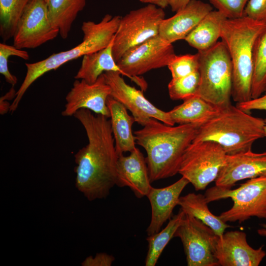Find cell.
<instances>
[{
  "mask_svg": "<svg viewBox=\"0 0 266 266\" xmlns=\"http://www.w3.org/2000/svg\"><path fill=\"white\" fill-rule=\"evenodd\" d=\"M73 116L83 126L88 140L74 155L75 187L89 201L105 198L116 185L118 159L110 120L86 109Z\"/></svg>",
  "mask_w": 266,
  "mask_h": 266,
  "instance_id": "obj_1",
  "label": "cell"
},
{
  "mask_svg": "<svg viewBox=\"0 0 266 266\" xmlns=\"http://www.w3.org/2000/svg\"><path fill=\"white\" fill-rule=\"evenodd\" d=\"M199 127L190 124L170 126L151 118L142 129L134 132L136 143L146 152L151 182L178 173L184 154Z\"/></svg>",
  "mask_w": 266,
  "mask_h": 266,
  "instance_id": "obj_2",
  "label": "cell"
},
{
  "mask_svg": "<svg viewBox=\"0 0 266 266\" xmlns=\"http://www.w3.org/2000/svg\"><path fill=\"white\" fill-rule=\"evenodd\" d=\"M266 30V23L245 16L227 18L222 23L220 38L231 57L233 67L232 97L236 103L252 99L254 47L257 38Z\"/></svg>",
  "mask_w": 266,
  "mask_h": 266,
  "instance_id": "obj_3",
  "label": "cell"
},
{
  "mask_svg": "<svg viewBox=\"0 0 266 266\" xmlns=\"http://www.w3.org/2000/svg\"><path fill=\"white\" fill-rule=\"evenodd\" d=\"M264 119L230 104L198 129L194 142L211 141L220 145L227 155L252 150L253 143L265 137Z\"/></svg>",
  "mask_w": 266,
  "mask_h": 266,
  "instance_id": "obj_4",
  "label": "cell"
},
{
  "mask_svg": "<svg viewBox=\"0 0 266 266\" xmlns=\"http://www.w3.org/2000/svg\"><path fill=\"white\" fill-rule=\"evenodd\" d=\"M121 17L107 14L98 23L84 22L81 26L83 38L79 44L68 50L53 54L43 60L26 63V74L10 105V112L13 113L16 110L28 89L44 74L57 69L69 61L107 47L114 37Z\"/></svg>",
  "mask_w": 266,
  "mask_h": 266,
  "instance_id": "obj_5",
  "label": "cell"
},
{
  "mask_svg": "<svg viewBox=\"0 0 266 266\" xmlns=\"http://www.w3.org/2000/svg\"><path fill=\"white\" fill-rule=\"evenodd\" d=\"M198 54L200 81L196 95L219 107L231 104L233 67L225 44L218 41Z\"/></svg>",
  "mask_w": 266,
  "mask_h": 266,
  "instance_id": "obj_6",
  "label": "cell"
},
{
  "mask_svg": "<svg viewBox=\"0 0 266 266\" xmlns=\"http://www.w3.org/2000/svg\"><path fill=\"white\" fill-rule=\"evenodd\" d=\"M204 196L208 203L228 198L232 200L233 206L219 216L226 223H240L252 217L266 218V175L251 178L234 189L215 186Z\"/></svg>",
  "mask_w": 266,
  "mask_h": 266,
  "instance_id": "obj_7",
  "label": "cell"
},
{
  "mask_svg": "<svg viewBox=\"0 0 266 266\" xmlns=\"http://www.w3.org/2000/svg\"><path fill=\"white\" fill-rule=\"evenodd\" d=\"M163 9L148 4L121 17L112 47L116 62L131 48L159 35L161 24L165 18Z\"/></svg>",
  "mask_w": 266,
  "mask_h": 266,
  "instance_id": "obj_8",
  "label": "cell"
},
{
  "mask_svg": "<svg viewBox=\"0 0 266 266\" xmlns=\"http://www.w3.org/2000/svg\"><path fill=\"white\" fill-rule=\"evenodd\" d=\"M227 155L215 142H192L184 154L178 173L187 179L196 190H203L215 181Z\"/></svg>",
  "mask_w": 266,
  "mask_h": 266,
  "instance_id": "obj_9",
  "label": "cell"
},
{
  "mask_svg": "<svg viewBox=\"0 0 266 266\" xmlns=\"http://www.w3.org/2000/svg\"><path fill=\"white\" fill-rule=\"evenodd\" d=\"M175 55L172 44L158 35L128 50L117 64L125 76L146 89V82L138 76L167 66Z\"/></svg>",
  "mask_w": 266,
  "mask_h": 266,
  "instance_id": "obj_10",
  "label": "cell"
},
{
  "mask_svg": "<svg viewBox=\"0 0 266 266\" xmlns=\"http://www.w3.org/2000/svg\"><path fill=\"white\" fill-rule=\"evenodd\" d=\"M174 237L181 240L187 266H219L214 255L219 236L201 221L185 213Z\"/></svg>",
  "mask_w": 266,
  "mask_h": 266,
  "instance_id": "obj_11",
  "label": "cell"
},
{
  "mask_svg": "<svg viewBox=\"0 0 266 266\" xmlns=\"http://www.w3.org/2000/svg\"><path fill=\"white\" fill-rule=\"evenodd\" d=\"M59 30L51 22L45 0H31L17 25L13 45L34 49L55 38Z\"/></svg>",
  "mask_w": 266,
  "mask_h": 266,
  "instance_id": "obj_12",
  "label": "cell"
},
{
  "mask_svg": "<svg viewBox=\"0 0 266 266\" xmlns=\"http://www.w3.org/2000/svg\"><path fill=\"white\" fill-rule=\"evenodd\" d=\"M102 75L110 88V96L130 110L139 124L143 126L152 118L168 125H174L168 112L156 107L145 98L141 91L128 84L120 73L110 71Z\"/></svg>",
  "mask_w": 266,
  "mask_h": 266,
  "instance_id": "obj_13",
  "label": "cell"
},
{
  "mask_svg": "<svg viewBox=\"0 0 266 266\" xmlns=\"http://www.w3.org/2000/svg\"><path fill=\"white\" fill-rule=\"evenodd\" d=\"M111 89L102 74L92 84L76 79L66 97V104L62 112L64 116H71L81 109L91 110L96 114L110 118L107 100Z\"/></svg>",
  "mask_w": 266,
  "mask_h": 266,
  "instance_id": "obj_14",
  "label": "cell"
},
{
  "mask_svg": "<svg viewBox=\"0 0 266 266\" xmlns=\"http://www.w3.org/2000/svg\"><path fill=\"white\" fill-rule=\"evenodd\" d=\"M214 255L219 266H258L266 255L263 246L251 247L244 232L232 231L219 236Z\"/></svg>",
  "mask_w": 266,
  "mask_h": 266,
  "instance_id": "obj_15",
  "label": "cell"
},
{
  "mask_svg": "<svg viewBox=\"0 0 266 266\" xmlns=\"http://www.w3.org/2000/svg\"><path fill=\"white\" fill-rule=\"evenodd\" d=\"M266 175V152L252 150L228 155L226 163L215 180V186L231 189L237 182Z\"/></svg>",
  "mask_w": 266,
  "mask_h": 266,
  "instance_id": "obj_16",
  "label": "cell"
},
{
  "mask_svg": "<svg viewBox=\"0 0 266 266\" xmlns=\"http://www.w3.org/2000/svg\"><path fill=\"white\" fill-rule=\"evenodd\" d=\"M212 7L200 0H191L176 14L162 22L159 35L167 42L185 39L209 12Z\"/></svg>",
  "mask_w": 266,
  "mask_h": 266,
  "instance_id": "obj_17",
  "label": "cell"
},
{
  "mask_svg": "<svg viewBox=\"0 0 266 266\" xmlns=\"http://www.w3.org/2000/svg\"><path fill=\"white\" fill-rule=\"evenodd\" d=\"M130 153L128 156L118 157L116 185L129 187L140 199L147 196L152 187L146 159L136 147Z\"/></svg>",
  "mask_w": 266,
  "mask_h": 266,
  "instance_id": "obj_18",
  "label": "cell"
},
{
  "mask_svg": "<svg viewBox=\"0 0 266 266\" xmlns=\"http://www.w3.org/2000/svg\"><path fill=\"white\" fill-rule=\"evenodd\" d=\"M189 181L182 177L174 183L161 188L152 187L147 195L151 207V217L146 232L148 236L158 233L163 224L170 220L178 205L180 194Z\"/></svg>",
  "mask_w": 266,
  "mask_h": 266,
  "instance_id": "obj_19",
  "label": "cell"
},
{
  "mask_svg": "<svg viewBox=\"0 0 266 266\" xmlns=\"http://www.w3.org/2000/svg\"><path fill=\"white\" fill-rule=\"evenodd\" d=\"M107 105L110 113L111 129L118 157L124 153L131 152L135 148L132 126L135 120L130 115L127 109L121 103L109 96Z\"/></svg>",
  "mask_w": 266,
  "mask_h": 266,
  "instance_id": "obj_20",
  "label": "cell"
},
{
  "mask_svg": "<svg viewBox=\"0 0 266 266\" xmlns=\"http://www.w3.org/2000/svg\"><path fill=\"white\" fill-rule=\"evenodd\" d=\"M183 101L182 104L168 111L174 124H195L200 127L216 115L222 108L197 95Z\"/></svg>",
  "mask_w": 266,
  "mask_h": 266,
  "instance_id": "obj_21",
  "label": "cell"
},
{
  "mask_svg": "<svg viewBox=\"0 0 266 266\" xmlns=\"http://www.w3.org/2000/svg\"><path fill=\"white\" fill-rule=\"evenodd\" d=\"M114 39V37L105 48L84 55L74 78L92 84L106 71L118 72L125 76L113 57L112 47Z\"/></svg>",
  "mask_w": 266,
  "mask_h": 266,
  "instance_id": "obj_22",
  "label": "cell"
},
{
  "mask_svg": "<svg viewBox=\"0 0 266 266\" xmlns=\"http://www.w3.org/2000/svg\"><path fill=\"white\" fill-rule=\"evenodd\" d=\"M227 18L218 10H212L204 16L184 40L198 51L211 47L220 38L221 26Z\"/></svg>",
  "mask_w": 266,
  "mask_h": 266,
  "instance_id": "obj_23",
  "label": "cell"
},
{
  "mask_svg": "<svg viewBox=\"0 0 266 266\" xmlns=\"http://www.w3.org/2000/svg\"><path fill=\"white\" fill-rule=\"evenodd\" d=\"M49 19L66 39L78 14L85 7L86 0H45Z\"/></svg>",
  "mask_w": 266,
  "mask_h": 266,
  "instance_id": "obj_24",
  "label": "cell"
},
{
  "mask_svg": "<svg viewBox=\"0 0 266 266\" xmlns=\"http://www.w3.org/2000/svg\"><path fill=\"white\" fill-rule=\"evenodd\" d=\"M207 203L204 195L189 193L180 197L178 205L185 213L201 221L210 227L218 236H221L225 230L231 226L219 216L214 215L209 210Z\"/></svg>",
  "mask_w": 266,
  "mask_h": 266,
  "instance_id": "obj_25",
  "label": "cell"
},
{
  "mask_svg": "<svg viewBox=\"0 0 266 266\" xmlns=\"http://www.w3.org/2000/svg\"><path fill=\"white\" fill-rule=\"evenodd\" d=\"M185 213V212L180 208L178 213L169 220L164 229L157 233L148 236L146 240L148 243V249L145 260V266L156 265L163 251L171 239L174 237Z\"/></svg>",
  "mask_w": 266,
  "mask_h": 266,
  "instance_id": "obj_26",
  "label": "cell"
},
{
  "mask_svg": "<svg viewBox=\"0 0 266 266\" xmlns=\"http://www.w3.org/2000/svg\"><path fill=\"white\" fill-rule=\"evenodd\" d=\"M31 0H0V35L3 42L13 37L17 25Z\"/></svg>",
  "mask_w": 266,
  "mask_h": 266,
  "instance_id": "obj_27",
  "label": "cell"
},
{
  "mask_svg": "<svg viewBox=\"0 0 266 266\" xmlns=\"http://www.w3.org/2000/svg\"><path fill=\"white\" fill-rule=\"evenodd\" d=\"M254 70L252 85V99L265 92L266 85V30L257 38L254 47Z\"/></svg>",
  "mask_w": 266,
  "mask_h": 266,
  "instance_id": "obj_28",
  "label": "cell"
},
{
  "mask_svg": "<svg viewBox=\"0 0 266 266\" xmlns=\"http://www.w3.org/2000/svg\"><path fill=\"white\" fill-rule=\"evenodd\" d=\"M200 81L199 70L182 77L172 78L168 85V91L170 99L184 100L196 95Z\"/></svg>",
  "mask_w": 266,
  "mask_h": 266,
  "instance_id": "obj_29",
  "label": "cell"
},
{
  "mask_svg": "<svg viewBox=\"0 0 266 266\" xmlns=\"http://www.w3.org/2000/svg\"><path fill=\"white\" fill-rule=\"evenodd\" d=\"M167 67L172 79L188 75L199 70L198 54L175 55Z\"/></svg>",
  "mask_w": 266,
  "mask_h": 266,
  "instance_id": "obj_30",
  "label": "cell"
},
{
  "mask_svg": "<svg viewBox=\"0 0 266 266\" xmlns=\"http://www.w3.org/2000/svg\"><path fill=\"white\" fill-rule=\"evenodd\" d=\"M12 56L26 60H29L30 56L28 52L24 50L18 48L14 45L0 43V73L7 83L14 86L17 83V78L10 73L8 67V59Z\"/></svg>",
  "mask_w": 266,
  "mask_h": 266,
  "instance_id": "obj_31",
  "label": "cell"
},
{
  "mask_svg": "<svg viewBox=\"0 0 266 266\" xmlns=\"http://www.w3.org/2000/svg\"><path fill=\"white\" fill-rule=\"evenodd\" d=\"M210 2L228 19L244 16L245 7L249 0H209Z\"/></svg>",
  "mask_w": 266,
  "mask_h": 266,
  "instance_id": "obj_32",
  "label": "cell"
},
{
  "mask_svg": "<svg viewBox=\"0 0 266 266\" xmlns=\"http://www.w3.org/2000/svg\"><path fill=\"white\" fill-rule=\"evenodd\" d=\"M244 16L266 24V0H249Z\"/></svg>",
  "mask_w": 266,
  "mask_h": 266,
  "instance_id": "obj_33",
  "label": "cell"
},
{
  "mask_svg": "<svg viewBox=\"0 0 266 266\" xmlns=\"http://www.w3.org/2000/svg\"><path fill=\"white\" fill-rule=\"evenodd\" d=\"M115 260L113 256L105 253H99L93 257H87L81 263L83 266H110Z\"/></svg>",
  "mask_w": 266,
  "mask_h": 266,
  "instance_id": "obj_34",
  "label": "cell"
},
{
  "mask_svg": "<svg viewBox=\"0 0 266 266\" xmlns=\"http://www.w3.org/2000/svg\"><path fill=\"white\" fill-rule=\"evenodd\" d=\"M237 107L249 112L252 110H266V94L258 98L240 103H236Z\"/></svg>",
  "mask_w": 266,
  "mask_h": 266,
  "instance_id": "obj_35",
  "label": "cell"
},
{
  "mask_svg": "<svg viewBox=\"0 0 266 266\" xmlns=\"http://www.w3.org/2000/svg\"><path fill=\"white\" fill-rule=\"evenodd\" d=\"M191 0H170L169 6L171 10L176 12L185 7Z\"/></svg>",
  "mask_w": 266,
  "mask_h": 266,
  "instance_id": "obj_36",
  "label": "cell"
},
{
  "mask_svg": "<svg viewBox=\"0 0 266 266\" xmlns=\"http://www.w3.org/2000/svg\"><path fill=\"white\" fill-rule=\"evenodd\" d=\"M141 2L155 5L162 8H165L169 5L170 0H138Z\"/></svg>",
  "mask_w": 266,
  "mask_h": 266,
  "instance_id": "obj_37",
  "label": "cell"
},
{
  "mask_svg": "<svg viewBox=\"0 0 266 266\" xmlns=\"http://www.w3.org/2000/svg\"><path fill=\"white\" fill-rule=\"evenodd\" d=\"M261 228L257 230L258 233L262 236L266 237V224H261Z\"/></svg>",
  "mask_w": 266,
  "mask_h": 266,
  "instance_id": "obj_38",
  "label": "cell"
},
{
  "mask_svg": "<svg viewBox=\"0 0 266 266\" xmlns=\"http://www.w3.org/2000/svg\"><path fill=\"white\" fill-rule=\"evenodd\" d=\"M264 136H265V137L266 138V118L264 119Z\"/></svg>",
  "mask_w": 266,
  "mask_h": 266,
  "instance_id": "obj_39",
  "label": "cell"
},
{
  "mask_svg": "<svg viewBox=\"0 0 266 266\" xmlns=\"http://www.w3.org/2000/svg\"><path fill=\"white\" fill-rule=\"evenodd\" d=\"M265 91L266 92V88H265Z\"/></svg>",
  "mask_w": 266,
  "mask_h": 266,
  "instance_id": "obj_40",
  "label": "cell"
}]
</instances>
